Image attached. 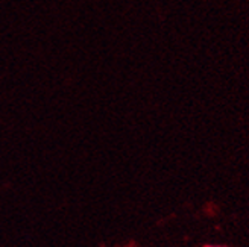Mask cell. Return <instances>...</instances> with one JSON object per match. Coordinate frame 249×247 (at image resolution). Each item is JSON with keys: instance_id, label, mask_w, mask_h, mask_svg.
Masks as SVG:
<instances>
[{"instance_id": "1", "label": "cell", "mask_w": 249, "mask_h": 247, "mask_svg": "<svg viewBox=\"0 0 249 247\" xmlns=\"http://www.w3.org/2000/svg\"><path fill=\"white\" fill-rule=\"evenodd\" d=\"M207 247H225V246H207Z\"/></svg>"}]
</instances>
